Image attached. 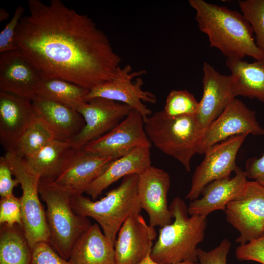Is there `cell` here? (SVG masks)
<instances>
[{
  "label": "cell",
  "instance_id": "obj_19",
  "mask_svg": "<svg viewBox=\"0 0 264 264\" xmlns=\"http://www.w3.org/2000/svg\"><path fill=\"white\" fill-rule=\"evenodd\" d=\"M114 159L76 150L55 181L73 194H83L89 185L107 169Z\"/></svg>",
  "mask_w": 264,
  "mask_h": 264
},
{
  "label": "cell",
  "instance_id": "obj_18",
  "mask_svg": "<svg viewBox=\"0 0 264 264\" xmlns=\"http://www.w3.org/2000/svg\"><path fill=\"white\" fill-rule=\"evenodd\" d=\"M41 79L19 50L0 53V91L32 100Z\"/></svg>",
  "mask_w": 264,
  "mask_h": 264
},
{
  "label": "cell",
  "instance_id": "obj_6",
  "mask_svg": "<svg viewBox=\"0 0 264 264\" xmlns=\"http://www.w3.org/2000/svg\"><path fill=\"white\" fill-rule=\"evenodd\" d=\"M144 129L151 144L190 171L203 132L196 115L171 117L163 110L158 111L144 121Z\"/></svg>",
  "mask_w": 264,
  "mask_h": 264
},
{
  "label": "cell",
  "instance_id": "obj_30",
  "mask_svg": "<svg viewBox=\"0 0 264 264\" xmlns=\"http://www.w3.org/2000/svg\"><path fill=\"white\" fill-rule=\"evenodd\" d=\"M238 3L253 29L257 46L264 54V0H241Z\"/></svg>",
  "mask_w": 264,
  "mask_h": 264
},
{
  "label": "cell",
  "instance_id": "obj_28",
  "mask_svg": "<svg viewBox=\"0 0 264 264\" xmlns=\"http://www.w3.org/2000/svg\"><path fill=\"white\" fill-rule=\"evenodd\" d=\"M55 139L57 138L51 128L37 116L22 136L13 151L20 156L26 158Z\"/></svg>",
  "mask_w": 264,
  "mask_h": 264
},
{
  "label": "cell",
  "instance_id": "obj_38",
  "mask_svg": "<svg viewBox=\"0 0 264 264\" xmlns=\"http://www.w3.org/2000/svg\"><path fill=\"white\" fill-rule=\"evenodd\" d=\"M138 264H164L158 263L154 262L151 258L150 254L141 262H140ZM176 264H199L198 262L194 263V262H184Z\"/></svg>",
  "mask_w": 264,
  "mask_h": 264
},
{
  "label": "cell",
  "instance_id": "obj_35",
  "mask_svg": "<svg viewBox=\"0 0 264 264\" xmlns=\"http://www.w3.org/2000/svg\"><path fill=\"white\" fill-rule=\"evenodd\" d=\"M231 247V242L224 238L217 246L211 250L205 251L198 248V263L199 264H228L227 256Z\"/></svg>",
  "mask_w": 264,
  "mask_h": 264
},
{
  "label": "cell",
  "instance_id": "obj_20",
  "mask_svg": "<svg viewBox=\"0 0 264 264\" xmlns=\"http://www.w3.org/2000/svg\"><path fill=\"white\" fill-rule=\"evenodd\" d=\"M233 177L214 180L202 190L201 197L191 201L187 207L189 215L207 216L217 210L225 211L227 204L243 189L247 181L244 171L237 167Z\"/></svg>",
  "mask_w": 264,
  "mask_h": 264
},
{
  "label": "cell",
  "instance_id": "obj_4",
  "mask_svg": "<svg viewBox=\"0 0 264 264\" xmlns=\"http://www.w3.org/2000/svg\"><path fill=\"white\" fill-rule=\"evenodd\" d=\"M138 187V175H130L99 200L94 201L82 194H73L71 206L78 215L95 220L104 235L114 243L126 220L141 212Z\"/></svg>",
  "mask_w": 264,
  "mask_h": 264
},
{
  "label": "cell",
  "instance_id": "obj_37",
  "mask_svg": "<svg viewBox=\"0 0 264 264\" xmlns=\"http://www.w3.org/2000/svg\"><path fill=\"white\" fill-rule=\"evenodd\" d=\"M244 171L247 178L253 179L264 186V154L260 157L247 159Z\"/></svg>",
  "mask_w": 264,
  "mask_h": 264
},
{
  "label": "cell",
  "instance_id": "obj_39",
  "mask_svg": "<svg viewBox=\"0 0 264 264\" xmlns=\"http://www.w3.org/2000/svg\"><path fill=\"white\" fill-rule=\"evenodd\" d=\"M8 12L4 8H0V21H3L9 17Z\"/></svg>",
  "mask_w": 264,
  "mask_h": 264
},
{
  "label": "cell",
  "instance_id": "obj_25",
  "mask_svg": "<svg viewBox=\"0 0 264 264\" xmlns=\"http://www.w3.org/2000/svg\"><path fill=\"white\" fill-rule=\"evenodd\" d=\"M75 150L69 141L55 139L24 158L42 178L55 180L62 173Z\"/></svg>",
  "mask_w": 264,
  "mask_h": 264
},
{
  "label": "cell",
  "instance_id": "obj_2",
  "mask_svg": "<svg viewBox=\"0 0 264 264\" xmlns=\"http://www.w3.org/2000/svg\"><path fill=\"white\" fill-rule=\"evenodd\" d=\"M188 2L196 11L199 29L208 36L210 46L220 50L227 58H264L256 44L253 29L242 13L203 0Z\"/></svg>",
  "mask_w": 264,
  "mask_h": 264
},
{
  "label": "cell",
  "instance_id": "obj_36",
  "mask_svg": "<svg viewBox=\"0 0 264 264\" xmlns=\"http://www.w3.org/2000/svg\"><path fill=\"white\" fill-rule=\"evenodd\" d=\"M11 169L4 156L0 157V196L1 198L13 194V189L19 184L18 180L13 179Z\"/></svg>",
  "mask_w": 264,
  "mask_h": 264
},
{
  "label": "cell",
  "instance_id": "obj_5",
  "mask_svg": "<svg viewBox=\"0 0 264 264\" xmlns=\"http://www.w3.org/2000/svg\"><path fill=\"white\" fill-rule=\"evenodd\" d=\"M39 192L46 206L49 243L68 260L74 243L91 224L88 218L74 211L71 204L72 193L55 180L41 178Z\"/></svg>",
  "mask_w": 264,
  "mask_h": 264
},
{
  "label": "cell",
  "instance_id": "obj_15",
  "mask_svg": "<svg viewBox=\"0 0 264 264\" xmlns=\"http://www.w3.org/2000/svg\"><path fill=\"white\" fill-rule=\"evenodd\" d=\"M156 237L154 227L140 214L131 215L124 222L114 243L116 264H138L151 252Z\"/></svg>",
  "mask_w": 264,
  "mask_h": 264
},
{
  "label": "cell",
  "instance_id": "obj_27",
  "mask_svg": "<svg viewBox=\"0 0 264 264\" xmlns=\"http://www.w3.org/2000/svg\"><path fill=\"white\" fill-rule=\"evenodd\" d=\"M89 91L69 82L58 78L41 79L36 95L59 102L76 109L85 102V96Z\"/></svg>",
  "mask_w": 264,
  "mask_h": 264
},
{
  "label": "cell",
  "instance_id": "obj_17",
  "mask_svg": "<svg viewBox=\"0 0 264 264\" xmlns=\"http://www.w3.org/2000/svg\"><path fill=\"white\" fill-rule=\"evenodd\" d=\"M36 117L32 100L0 91V141L6 152L14 150Z\"/></svg>",
  "mask_w": 264,
  "mask_h": 264
},
{
  "label": "cell",
  "instance_id": "obj_10",
  "mask_svg": "<svg viewBox=\"0 0 264 264\" xmlns=\"http://www.w3.org/2000/svg\"><path fill=\"white\" fill-rule=\"evenodd\" d=\"M247 135L231 137L215 144L204 153L205 157L193 174L190 190L186 199L191 201L199 198L208 183L224 178L230 177L237 168L236 158Z\"/></svg>",
  "mask_w": 264,
  "mask_h": 264
},
{
  "label": "cell",
  "instance_id": "obj_1",
  "mask_svg": "<svg viewBox=\"0 0 264 264\" xmlns=\"http://www.w3.org/2000/svg\"><path fill=\"white\" fill-rule=\"evenodd\" d=\"M15 42L42 79H62L90 91L112 80L121 59L92 20L60 0L28 1Z\"/></svg>",
  "mask_w": 264,
  "mask_h": 264
},
{
  "label": "cell",
  "instance_id": "obj_14",
  "mask_svg": "<svg viewBox=\"0 0 264 264\" xmlns=\"http://www.w3.org/2000/svg\"><path fill=\"white\" fill-rule=\"evenodd\" d=\"M170 183L167 172L152 165L138 175L139 201L149 216V224L154 227H162L173 221L167 198Z\"/></svg>",
  "mask_w": 264,
  "mask_h": 264
},
{
  "label": "cell",
  "instance_id": "obj_23",
  "mask_svg": "<svg viewBox=\"0 0 264 264\" xmlns=\"http://www.w3.org/2000/svg\"><path fill=\"white\" fill-rule=\"evenodd\" d=\"M68 260L71 264H116L114 243L98 223L91 224L74 243Z\"/></svg>",
  "mask_w": 264,
  "mask_h": 264
},
{
  "label": "cell",
  "instance_id": "obj_3",
  "mask_svg": "<svg viewBox=\"0 0 264 264\" xmlns=\"http://www.w3.org/2000/svg\"><path fill=\"white\" fill-rule=\"evenodd\" d=\"M169 209L174 221L160 227L151 258L164 264L198 262L197 246L204 240L207 217L197 215L189 217L185 202L178 197L173 199Z\"/></svg>",
  "mask_w": 264,
  "mask_h": 264
},
{
  "label": "cell",
  "instance_id": "obj_29",
  "mask_svg": "<svg viewBox=\"0 0 264 264\" xmlns=\"http://www.w3.org/2000/svg\"><path fill=\"white\" fill-rule=\"evenodd\" d=\"M199 102L187 90H171L168 94L163 111L171 117L196 115Z\"/></svg>",
  "mask_w": 264,
  "mask_h": 264
},
{
  "label": "cell",
  "instance_id": "obj_34",
  "mask_svg": "<svg viewBox=\"0 0 264 264\" xmlns=\"http://www.w3.org/2000/svg\"><path fill=\"white\" fill-rule=\"evenodd\" d=\"M240 261H251L264 264V234L258 239L240 244L235 251Z\"/></svg>",
  "mask_w": 264,
  "mask_h": 264
},
{
  "label": "cell",
  "instance_id": "obj_9",
  "mask_svg": "<svg viewBox=\"0 0 264 264\" xmlns=\"http://www.w3.org/2000/svg\"><path fill=\"white\" fill-rule=\"evenodd\" d=\"M146 73L144 70L133 71L129 65L120 67L112 80L89 91L84 100L99 97L126 104L138 111L144 122L152 114V111L144 103L156 102L154 94L142 89L143 81L140 76Z\"/></svg>",
  "mask_w": 264,
  "mask_h": 264
},
{
  "label": "cell",
  "instance_id": "obj_8",
  "mask_svg": "<svg viewBox=\"0 0 264 264\" xmlns=\"http://www.w3.org/2000/svg\"><path fill=\"white\" fill-rule=\"evenodd\" d=\"M224 212L227 221L240 233L236 242L242 244L259 238L264 234V186L248 181Z\"/></svg>",
  "mask_w": 264,
  "mask_h": 264
},
{
  "label": "cell",
  "instance_id": "obj_31",
  "mask_svg": "<svg viewBox=\"0 0 264 264\" xmlns=\"http://www.w3.org/2000/svg\"><path fill=\"white\" fill-rule=\"evenodd\" d=\"M0 224L9 227L18 225L22 230L21 199L14 194L0 198Z\"/></svg>",
  "mask_w": 264,
  "mask_h": 264
},
{
  "label": "cell",
  "instance_id": "obj_11",
  "mask_svg": "<svg viewBox=\"0 0 264 264\" xmlns=\"http://www.w3.org/2000/svg\"><path fill=\"white\" fill-rule=\"evenodd\" d=\"M142 147L151 148V143L145 131L142 116L132 109L111 130L82 149L95 155L115 159Z\"/></svg>",
  "mask_w": 264,
  "mask_h": 264
},
{
  "label": "cell",
  "instance_id": "obj_7",
  "mask_svg": "<svg viewBox=\"0 0 264 264\" xmlns=\"http://www.w3.org/2000/svg\"><path fill=\"white\" fill-rule=\"evenodd\" d=\"M21 185L20 198L22 231L31 247L40 242L49 243L50 233L45 211L40 201L39 184L41 176L26 159L13 151L4 155Z\"/></svg>",
  "mask_w": 264,
  "mask_h": 264
},
{
  "label": "cell",
  "instance_id": "obj_26",
  "mask_svg": "<svg viewBox=\"0 0 264 264\" xmlns=\"http://www.w3.org/2000/svg\"><path fill=\"white\" fill-rule=\"evenodd\" d=\"M1 225L0 264H31L32 250L22 230Z\"/></svg>",
  "mask_w": 264,
  "mask_h": 264
},
{
  "label": "cell",
  "instance_id": "obj_33",
  "mask_svg": "<svg viewBox=\"0 0 264 264\" xmlns=\"http://www.w3.org/2000/svg\"><path fill=\"white\" fill-rule=\"evenodd\" d=\"M24 11L22 6H18L14 15L0 33V53L18 50L15 42L16 32Z\"/></svg>",
  "mask_w": 264,
  "mask_h": 264
},
{
  "label": "cell",
  "instance_id": "obj_16",
  "mask_svg": "<svg viewBox=\"0 0 264 264\" xmlns=\"http://www.w3.org/2000/svg\"><path fill=\"white\" fill-rule=\"evenodd\" d=\"M202 70L203 93L196 116L204 131L235 98L231 75L221 74L207 62H204Z\"/></svg>",
  "mask_w": 264,
  "mask_h": 264
},
{
  "label": "cell",
  "instance_id": "obj_24",
  "mask_svg": "<svg viewBox=\"0 0 264 264\" xmlns=\"http://www.w3.org/2000/svg\"><path fill=\"white\" fill-rule=\"evenodd\" d=\"M226 65L233 78V95L264 102V58L253 63L227 58Z\"/></svg>",
  "mask_w": 264,
  "mask_h": 264
},
{
  "label": "cell",
  "instance_id": "obj_13",
  "mask_svg": "<svg viewBox=\"0 0 264 264\" xmlns=\"http://www.w3.org/2000/svg\"><path fill=\"white\" fill-rule=\"evenodd\" d=\"M249 134L263 135L264 129L258 122L255 111L235 98L203 131L198 153L204 154L215 144L231 137Z\"/></svg>",
  "mask_w": 264,
  "mask_h": 264
},
{
  "label": "cell",
  "instance_id": "obj_22",
  "mask_svg": "<svg viewBox=\"0 0 264 264\" xmlns=\"http://www.w3.org/2000/svg\"><path fill=\"white\" fill-rule=\"evenodd\" d=\"M150 148L142 147L113 160L107 169L88 187L86 193L96 199L105 189L120 178L140 174L151 166Z\"/></svg>",
  "mask_w": 264,
  "mask_h": 264
},
{
  "label": "cell",
  "instance_id": "obj_32",
  "mask_svg": "<svg viewBox=\"0 0 264 264\" xmlns=\"http://www.w3.org/2000/svg\"><path fill=\"white\" fill-rule=\"evenodd\" d=\"M31 250V264H71L62 257L48 242L36 243Z\"/></svg>",
  "mask_w": 264,
  "mask_h": 264
},
{
  "label": "cell",
  "instance_id": "obj_21",
  "mask_svg": "<svg viewBox=\"0 0 264 264\" xmlns=\"http://www.w3.org/2000/svg\"><path fill=\"white\" fill-rule=\"evenodd\" d=\"M32 102L37 116L49 125L58 139L69 141L85 125L82 115L68 106L38 95Z\"/></svg>",
  "mask_w": 264,
  "mask_h": 264
},
{
  "label": "cell",
  "instance_id": "obj_12",
  "mask_svg": "<svg viewBox=\"0 0 264 264\" xmlns=\"http://www.w3.org/2000/svg\"><path fill=\"white\" fill-rule=\"evenodd\" d=\"M132 110L126 104L99 97L82 103L76 110L82 115L85 124L69 143L75 149L83 148L88 143L111 130Z\"/></svg>",
  "mask_w": 264,
  "mask_h": 264
}]
</instances>
